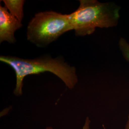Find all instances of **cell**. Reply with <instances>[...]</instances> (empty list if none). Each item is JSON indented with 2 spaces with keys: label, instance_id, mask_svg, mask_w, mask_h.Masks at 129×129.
I'll return each instance as SVG.
<instances>
[{
  "label": "cell",
  "instance_id": "9c48e42d",
  "mask_svg": "<svg viewBox=\"0 0 129 129\" xmlns=\"http://www.w3.org/2000/svg\"><path fill=\"white\" fill-rule=\"evenodd\" d=\"M46 129H54L53 128H52V127H47Z\"/></svg>",
  "mask_w": 129,
  "mask_h": 129
},
{
  "label": "cell",
  "instance_id": "6da1fadb",
  "mask_svg": "<svg viewBox=\"0 0 129 129\" xmlns=\"http://www.w3.org/2000/svg\"><path fill=\"white\" fill-rule=\"evenodd\" d=\"M0 61L9 65L15 71L16 82L14 93L16 96L22 95L23 79L28 75L49 72L60 78L69 89L74 88L78 82L75 67L59 57L53 58L47 55L34 59H23L1 55Z\"/></svg>",
  "mask_w": 129,
  "mask_h": 129
},
{
  "label": "cell",
  "instance_id": "52a82bcc",
  "mask_svg": "<svg viewBox=\"0 0 129 129\" xmlns=\"http://www.w3.org/2000/svg\"><path fill=\"white\" fill-rule=\"evenodd\" d=\"M90 120L89 119L88 117H87L85 120V122L83 126L82 129H90Z\"/></svg>",
  "mask_w": 129,
  "mask_h": 129
},
{
  "label": "cell",
  "instance_id": "ba28073f",
  "mask_svg": "<svg viewBox=\"0 0 129 129\" xmlns=\"http://www.w3.org/2000/svg\"><path fill=\"white\" fill-rule=\"evenodd\" d=\"M125 129H129V115L128 116V121L126 125Z\"/></svg>",
  "mask_w": 129,
  "mask_h": 129
},
{
  "label": "cell",
  "instance_id": "8992f818",
  "mask_svg": "<svg viewBox=\"0 0 129 129\" xmlns=\"http://www.w3.org/2000/svg\"><path fill=\"white\" fill-rule=\"evenodd\" d=\"M120 51L125 59L129 62V44L124 38H120L119 41Z\"/></svg>",
  "mask_w": 129,
  "mask_h": 129
},
{
  "label": "cell",
  "instance_id": "7a4b0ae2",
  "mask_svg": "<svg viewBox=\"0 0 129 129\" xmlns=\"http://www.w3.org/2000/svg\"><path fill=\"white\" fill-rule=\"evenodd\" d=\"M78 8L69 14V20L76 37L91 35L96 28H108L118 25L120 7L112 2L80 0Z\"/></svg>",
  "mask_w": 129,
  "mask_h": 129
},
{
  "label": "cell",
  "instance_id": "5b68a950",
  "mask_svg": "<svg viewBox=\"0 0 129 129\" xmlns=\"http://www.w3.org/2000/svg\"><path fill=\"white\" fill-rule=\"evenodd\" d=\"M5 7L9 10L10 13L22 22L23 18V6L24 0H4L3 1Z\"/></svg>",
  "mask_w": 129,
  "mask_h": 129
},
{
  "label": "cell",
  "instance_id": "277c9868",
  "mask_svg": "<svg viewBox=\"0 0 129 129\" xmlns=\"http://www.w3.org/2000/svg\"><path fill=\"white\" fill-rule=\"evenodd\" d=\"M23 26V24L8 12L4 6H0V43L4 41L14 44L16 39L15 32Z\"/></svg>",
  "mask_w": 129,
  "mask_h": 129
},
{
  "label": "cell",
  "instance_id": "3957f363",
  "mask_svg": "<svg viewBox=\"0 0 129 129\" xmlns=\"http://www.w3.org/2000/svg\"><path fill=\"white\" fill-rule=\"evenodd\" d=\"M72 30L69 14L52 11L39 12L28 23L27 39L37 47L45 48Z\"/></svg>",
  "mask_w": 129,
  "mask_h": 129
}]
</instances>
